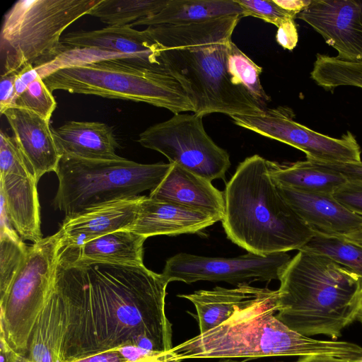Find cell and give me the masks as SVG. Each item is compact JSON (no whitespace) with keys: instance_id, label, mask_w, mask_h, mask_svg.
<instances>
[{"instance_id":"obj_21","label":"cell","mask_w":362,"mask_h":362,"mask_svg":"<svg viewBox=\"0 0 362 362\" xmlns=\"http://www.w3.org/2000/svg\"><path fill=\"white\" fill-rule=\"evenodd\" d=\"M33 173L26 170L0 173V193L18 234L23 240H41L40 206Z\"/></svg>"},{"instance_id":"obj_43","label":"cell","mask_w":362,"mask_h":362,"mask_svg":"<svg viewBox=\"0 0 362 362\" xmlns=\"http://www.w3.org/2000/svg\"><path fill=\"white\" fill-rule=\"evenodd\" d=\"M9 362H30L26 356H23L13 351Z\"/></svg>"},{"instance_id":"obj_32","label":"cell","mask_w":362,"mask_h":362,"mask_svg":"<svg viewBox=\"0 0 362 362\" xmlns=\"http://www.w3.org/2000/svg\"><path fill=\"white\" fill-rule=\"evenodd\" d=\"M243 9V16H252L279 28L282 23L296 17L284 10L274 0H235Z\"/></svg>"},{"instance_id":"obj_4","label":"cell","mask_w":362,"mask_h":362,"mask_svg":"<svg viewBox=\"0 0 362 362\" xmlns=\"http://www.w3.org/2000/svg\"><path fill=\"white\" fill-rule=\"evenodd\" d=\"M272 163L257 154L246 158L224 191L221 221L228 238L262 256L298 250L314 236L280 194L270 175Z\"/></svg>"},{"instance_id":"obj_3","label":"cell","mask_w":362,"mask_h":362,"mask_svg":"<svg viewBox=\"0 0 362 362\" xmlns=\"http://www.w3.org/2000/svg\"><path fill=\"white\" fill-rule=\"evenodd\" d=\"M278 291L264 292L221 325L170 350L187 358L254 359L264 357L330 356L362 359V347L343 341H325L302 335L277 319Z\"/></svg>"},{"instance_id":"obj_13","label":"cell","mask_w":362,"mask_h":362,"mask_svg":"<svg viewBox=\"0 0 362 362\" xmlns=\"http://www.w3.org/2000/svg\"><path fill=\"white\" fill-rule=\"evenodd\" d=\"M296 18L318 33L338 59L362 62V0H311Z\"/></svg>"},{"instance_id":"obj_24","label":"cell","mask_w":362,"mask_h":362,"mask_svg":"<svg viewBox=\"0 0 362 362\" xmlns=\"http://www.w3.org/2000/svg\"><path fill=\"white\" fill-rule=\"evenodd\" d=\"M65 330L64 303L54 284L31 332L27 354L30 362H59Z\"/></svg>"},{"instance_id":"obj_1","label":"cell","mask_w":362,"mask_h":362,"mask_svg":"<svg viewBox=\"0 0 362 362\" xmlns=\"http://www.w3.org/2000/svg\"><path fill=\"white\" fill-rule=\"evenodd\" d=\"M54 284L66 318L59 362L127 346L173 349L165 311L168 282L161 274L144 265L59 262Z\"/></svg>"},{"instance_id":"obj_41","label":"cell","mask_w":362,"mask_h":362,"mask_svg":"<svg viewBox=\"0 0 362 362\" xmlns=\"http://www.w3.org/2000/svg\"><path fill=\"white\" fill-rule=\"evenodd\" d=\"M13 351L5 340L0 337V362H9Z\"/></svg>"},{"instance_id":"obj_17","label":"cell","mask_w":362,"mask_h":362,"mask_svg":"<svg viewBox=\"0 0 362 362\" xmlns=\"http://www.w3.org/2000/svg\"><path fill=\"white\" fill-rule=\"evenodd\" d=\"M4 115L36 180L38 182L47 173H55L62 155L54 139L49 122L30 110L16 107L6 110Z\"/></svg>"},{"instance_id":"obj_27","label":"cell","mask_w":362,"mask_h":362,"mask_svg":"<svg viewBox=\"0 0 362 362\" xmlns=\"http://www.w3.org/2000/svg\"><path fill=\"white\" fill-rule=\"evenodd\" d=\"M168 0H100L89 12L111 26H124L154 15Z\"/></svg>"},{"instance_id":"obj_34","label":"cell","mask_w":362,"mask_h":362,"mask_svg":"<svg viewBox=\"0 0 362 362\" xmlns=\"http://www.w3.org/2000/svg\"><path fill=\"white\" fill-rule=\"evenodd\" d=\"M174 356L173 354L167 351L153 358L138 361L127 360L118 349L109 350L99 352L93 355L81 357L64 362H160Z\"/></svg>"},{"instance_id":"obj_11","label":"cell","mask_w":362,"mask_h":362,"mask_svg":"<svg viewBox=\"0 0 362 362\" xmlns=\"http://www.w3.org/2000/svg\"><path fill=\"white\" fill-rule=\"evenodd\" d=\"M288 107L265 108L259 115H232L233 123L263 136L298 148L306 159L325 163H361V149L348 131L340 138L315 132L294 120Z\"/></svg>"},{"instance_id":"obj_39","label":"cell","mask_w":362,"mask_h":362,"mask_svg":"<svg viewBox=\"0 0 362 362\" xmlns=\"http://www.w3.org/2000/svg\"><path fill=\"white\" fill-rule=\"evenodd\" d=\"M274 1L296 18V16L309 5L311 0H274Z\"/></svg>"},{"instance_id":"obj_9","label":"cell","mask_w":362,"mask_h":362,"mask_svg":"<svg viewBox=\"0 0 362 362\" xmlns=\"http://www.w3.org/2000/svg\"><path fill=\"white\" fill-rule=\"evenodd\" d=\"M62 247L59 230L29 245L0 297V337L18 354L27 356L33 327L55 281Z\"/></svg>"},{"instance_id":"obj_38","label":"cell","mask_w":362,"mask_h":362,"mask_svg":"<svg viewBox=\"0 0 362 362\" xmlns=\"http://www.w3.org/2000/svg\"><path fill=\"white\" fill-rule=\"evenodd\" d=\"M40 75L37 69L32 66H28L16 73L15 79V100Z\"/></svg>"},{"instance_id":"obj_10","label":"cell","mask_w":362,"mask_h":362,"mask_svg":"<svg viewBox=\"0 0 362 362\" xmlns=\"http://www.w3.org/2000/svg\"><path fill=\"white\" fill-rule=\"evenodd\" d=\"M203 116L177 113L139 134V143L164 155L170 163L210 181L226 177L230 166L228 152L206 132Z\"/></svg>"},{"instance_id":"obj_33","label":"cell","mask_w":362,"mask_h":362,"mask_svg":"<svg viewBox=\"0 0 362 362\" xmlns=\"http://www.w3.org/2000/svg\"><path fill=\"white\" fill-rule=\"evenodd\" d=\"M332 195L349 210L362 217V179H347Z\"/></svg>"},{"instance_id":"obj_47","label":"cell","mask_w":362,"mask_h":362,"mask_svg":"<svg viewBox=\"0 0 362 362\" xmlns=\"http://www.w3.org/2000/svg\"><path fill=\"white\" fill-rule=\"evenodd\" d=\"M220 362H239V361H234V360H231V359H226V360H223V361H221Z\"/></svg>"},{"instance_id":"obj_12","label":"cell","mask_w":362,"mask_h":362,"mask_svg":"<svg viewBox=\"0 0 362 362\" xmlns=\"http://www.w3.org/2000/svg\"><path fill=\"white\" fill-rule=\"evenodd\" d=\"M291 257L286 252L266 256L247 252L236 257H211L185 252L170 257L161 274L169 283L198 281H225L231 284L279 280Z\"/></svg>"},{"instance_id":"obj_45","label":"cell","mask_w":362,"mask_h":362,"mask_svg":"<svg viewBox=\"0 0 362 362\" xmlns=\"http://www.w3.org/2000/svg\"><path fill=\"white\" fill-rule=\"evenodd\" d=\"M356 319H358L362 324V310H359Z\"/></svg>"},{"instance_id":"obj_20","label":"cell","mask_w":362,"mask_h":362,"mask_svg":"<svg viewBox=\"0 0 362 362\" xmlns=\"http://www.w3.org/2000/svg\"><path fill=\"white\" fill-rule=\"evenodd\" d=\"M148 197L202 210L221 219L225 214L224 192L216 188L211 181L176 163H171L166 175Z\"/></svg>"},{"instance_id":"obj_35","label":"cell","mask_w":362,"mask_h":362,"mask_svg":"<svg viewBox=\"0 0 362 362\" xmlns=\"http://www.w3.org/2000/svg\"><path fill=\"white\" fill-rule=\"evenodd\" d=\"M16 74L1 75L0 81V113L13 106L15 100V79Z\"/></svg>"},{"instance_id":"obj_28","label":"cell","mask_w":362,"mask_h":362,"mask_svg":"<svg viewBox=\"0 0 362 362\" xmlns=\"http://www.w3.org/2000/svg\"><path fill=\"white\" fill-rule=\"evenodd\" d=\"M300 250L327 257L362 279L361 245L340 236L314 232V236Z\"/></svg>"},{"instance_id":"obj_40","label":"cell","mask_w":362,"mask_h":362,"mask_svg":"<svg viewBox=\"0 0 362 362\" xmlns=\"http://www.w3.org/2000/svg\"><path fill=\"white\" fill-rule=\"evenodd\" d=\"M296 362H362V359L354 361L330 356H308L302 357Z\"/></svg>"},{"instance_id":"obj_2","label":"cell","mask_w":362,"mask_h":362,"mask_svg":"<svg viewBox=\"0 0 362 362\" xmlns=\"http://www.w3.org/2000/svg\"><path fill=\"white\" fill-rule=\"evenodd\" d=\"M241 18L146 29L158 45V61L184 88L196 115H256L264 110L228 71V46Z\"/></svg>"},{"instance_id":"obj_31","label":"cell","mask_w":362,"mask_h":362,"mask_svg":"<svg viewBox=\"0 0 362 362\" xmlns=\"http://www.w3.org/2000/svg\"><path fill=\"white\" fill-rule=\"evenodd\" d=\"M13 107L30 110L49 122L57 102L52 92L39 76L16 98Z\"/></svg>"},{"instance_id":"obj_37","label":"cell","mask_w":362,"mask_h":362,"mask_svg":"<svg viewBox=\"0 0 362 362\" xmlns=\"http://www.w3.org/2000/svg\"><path fill=\"white\" fill-rule=\"evenodd\" d=\"M316 162L326 168L341 173L347 179H362V162L358 163H325L320 161Z\"/></svg>"},{"instance_id":"obj_19","label":"cell","mask_w":362,"mask_h":362,"mask_svg":"<svg viewBox=\"0 0 362 362\" xmlns=\"http://www.w3.org/2000/svg\"><path fill=\"white\" fill-rule=\"evenodd\" d=\"M146 238L127 229L116 230L78 246L62 247L59 262L68 265L143 266Z\"/></svg>"},{"instance_id":"obj_42","label":"cell","mask_w":362,"mask_h":362,"mask_svg":"<svg viewBox=\"0 0 362 362\" xmlns=\"http://www.w3.org/2000/svg\"><path fill=\"white\" fill-rule=\"evenodd\" d=\"M353 243L362 246V226L356 231L346 235L340 236Z\"/></svg>"},{"instance_id":"obj_30","label":"cell","mask_w":362,"mask_h":362,"mask_svg":"<svg viewBox=\"0 0 362 362\" xmlns=\"http://www.w3.org/2000/svg\"><path fill=\"white\" fill-rule=\"evenodd\" d=\"M21 238L0 234V297L7 291L28 251Z\"/></svg>"},{"instance_id":"obj_18","label":"cell","mask_w":362,"mask_h":362,"mask_svg":"<svg viewBox=\"0 0 362 362\" xmlns=\"http://www.w3.org/2000/svg\"><path fill=\"white\" fill-rule=\"evenodd\" d=\"M144 196L112 202L78 215L65 216L59 230L62 247H76L98 237L126 229L137 216Z\"/></svg>"},{"instance_id":"obj_25","label":"cell","mask_w":362,"mask_h":362,"mask_svg":"<svg viewBox=\"0 0 362 362\" xmlns=\"http://www.w3.org/2000/svg\"><path fill=\"white\" fill-rule=\"evenodd\" d=\"M236 15L243 17V9L235 0H168L159 12L129 25H180Z\"/></svg>"},{"instance_id":"obj_8","label":"cell","mask_w":362,"mask_h":362,"mask_svg":"<svg viewBox=\"0 0 362 362\" xmlns=\"http://www.w3.org/2000/svg\"><path fill=\"white\" fill-rule=\"evenodd\" d=\"M100 0H19L5 13L0 33L1 74L47 64L72 49L63 32Z\"/></svg>"},{"instance_id":"obj_46","label":"cell","mask_w":362,"mask_h":362,"mask_svg":"<svg viewBox=\"0 0 362 362\" xmlns=\"http://www.w3.org/2000/svg\"><path fill=\"white\" fill-rule=\"evenodd\" d=\"M359 305H360V310H362V289H361V293H360Z\"/></svg>"},{"instance_id":"obj_5","label":"cell","mask_w":362,"mask_h":362,"mask_svg":"<svg viewBox=\"0 0 362 362\" xmlns=\"http://www.w3.org/2000/svg\"><path fill=\"white\" fill-rule=\"evenodd\" d=\"M298 251L280 276L276 317L302 335L337 339L357 317L362 279L327 257Z\"/></svg>"},{"instance_id":"obj_7","label":"cell","mask_w":362,"mask_h":362,"mask_svg":"<svg viewBox=\"0 0 362 362\" xmlns=\"http://www.w3.org/2000/svg\"><path fill=\"white\" fill-rule=\"evenodd\" d=\"M171 163L141 164L120 157L92 160L62 156L55 172L59 186L53 206L66 216L124 199L156 187Z\"/></svg>"},{"instance_id":"obj_14","label":"cell","mask_w":362,"mask_h":362,"mask_svg":"<svg viewBox=\"0 0 362 362\" xmlns=\"http://www.w3.org/2000/svg\"><path fill=\"white\" fill-rule=\"evenodd\" d=\"M62 42L71 48L126 55L136 64L166 72L158 59V45L146 29L138 30L129 25H108L100 30L69 33L62 38Z\"/></svg>"},{"instance_id":"obj_23","label":"cell","mask_w":362,"mask_h":362,"mask_svg":"<svg viewBox=\"0 0 362 362\" xmlns=\"http://www.w3.org/2000/svg\"><path fill=\"white\" fill-rule=\"evenodd\" d=\"M266 288L243 284L234 288L216 286L212 290H199L177 296L194 304L197 313L199 334H203L230 319L239 309L263 293Z\"/></svg>"},{"instance_id":"obj_36","label":"cell","mask_w":362,"mask_h":362,"mask_svg":"<svg viewBox=\"0 0 362 362\" xmlns=\"http://www.w3.org/2000/svg\"><path fill=\"white\" fill-rule=\"evenodd\" d=\"M276 42L283 48L293 50L298 41V34L294 19H290L282 23L277 30Z\"/></svg>"},{"instance_id":"obj_15","label":"cell","mask_w":362,"mask_h":362,"mask_svg":"<svg viewBox=\"0 0 362 362\" xmlns=\"http://www.w3.org/2000/svg\"><path fill=\"white\" fill-rule=\"evenodd\" d=\"M196 209L144 196L134 222L126 229L146 238L196 233L221 221Z\"/></svg>"},{"instance_id":"obj_22","label":"cell","mask_w":362,"mask_h":362,"mask_svg":"<svg viewBox=\"0 0 362 362\" xmlns=\"http://www.w3.org/2000/svg\"><path fill=\"white\" fill-rule=\"evenodd\" d=\"M62 156L92 160L118 159L119 144L110 126L98 122L69 121L52 129Z\"/></svg>"},{"instance_id":"obj_6","label":"cell","mask_w":362,"mask_h":362,"mask_svg":"<svg viewBox=\"0 0 362 362\" xmlns=\"http://www.w3.org/2000/svg\"><path fill=\"white\" fill-rule=\"evenodd\" d=\"M52 92L95 95L142 102L174 114L194 107L180 83L163 71L134 62L110 59L59 69L42 78Z\"/></svg>"},{"instance_id":"obj_29","label":"cell","mask_w":362,"mask_h":362,"mask_svg":"<svg viewBox=\"0 0 362 362\" xmlns=\"http://www.w3.org/2000/svg\"><path fill=\"white\" fill-rule=\"evenodd\" d=\"M228 68L250 95L264 109L270 101L260 82L262 67L255 64L235 44L231 42L228 51Z\"/></svg>"},{"instance_id":"obj_44","label":"cell","mask_w":362,"mask_h":362,"mask_svg":"<svg viewBox=\"0 0 362 362\" xmlns=\"http://www.w3.org/2000/svg\"><path fill=\"white\" fill-rule=\"evenodd\" d=\"M181 361H180L179 359H177L175 356L168 358V359H166L165 361H160V362H180Z\"/></svg>"},{"instance_id":"obj_26","label":"cell","mask_w":362,"mask_h":362,"mask_svg":"<svg viewBox=\"0 0 362 362\" xmlns=\"http://www.w3.org/2000/svg\"><path fill=\"white\" fill-rule=\"evenodd\" d=\"M270 175L277 186L327 194H333L347 180L341 173L308 159L287 165L273 162Z\"/></svg>"},{"instance_id":"obj_16","label":"cell","mask_w":362,"mask_h":362,"mask_svg":"<svg viewBox=\"0 0 362 362\" xmlns=\"http://www.w3.org/2000/svg\"><path fill=\"white\" fill-rule=\"evenodd\" d=\"M277 187L286 202L315 233L343 236L362 226V217L349 210L332 194Z\"/></svg>"}]
</instances>
